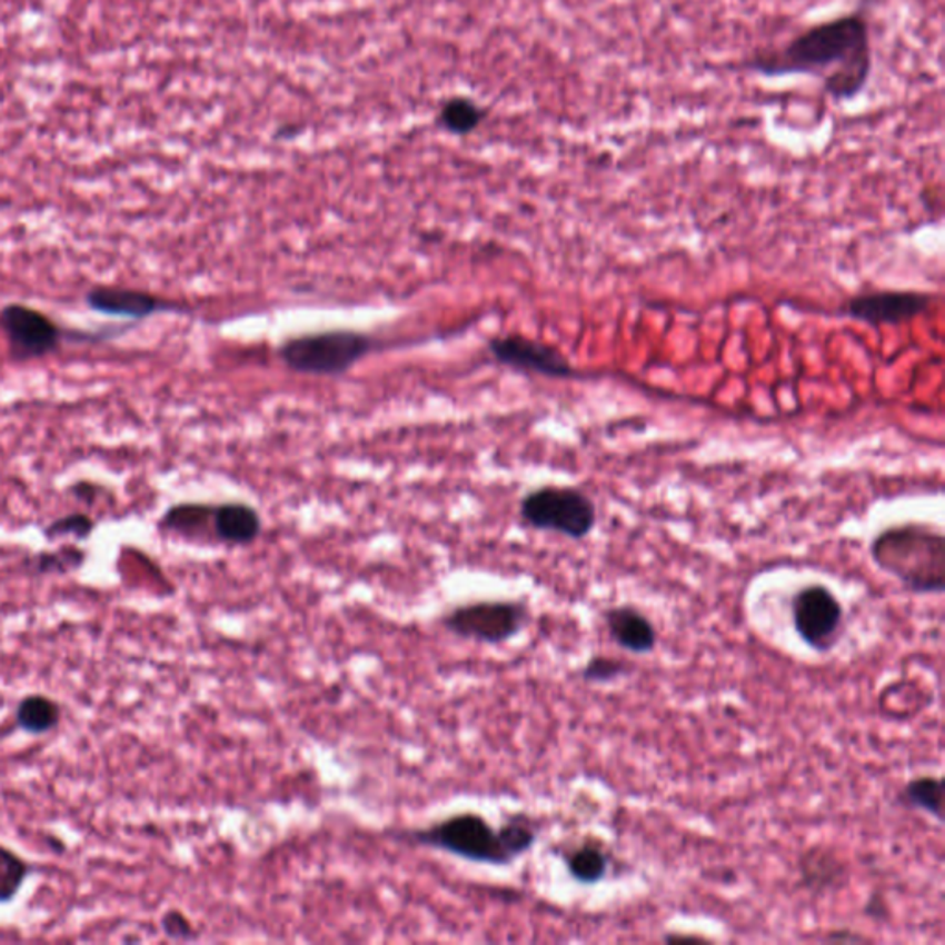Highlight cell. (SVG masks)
Listing matches in <instances>:
<instances>
[{
	"label": "cell",
	"mask_w": 945,
	"mask_h": 945,
	"mask_svg": "<svg viewBox=\"0 0 945 945\" xmlns=\"http://www.w3.org/2000/svg\"><path fill=\"white\" fill-rule=\"evenodd\" d=\"M743 67L768 78L809 74L832 100L848 102L863 93L874 69L868 17L853 10L818 22L783 47L756 50Z\"/></svg>",
	"instance_id": "6da1fadb"
},
{
	"label": "cell",
	"mask_w": 945,
	"mask_h": 945,
	"mask_svg": "<svg viewBox=\"0 0 945 945\" xmlns=\"http://www.w3.org/2000/svg\"><path fill=\"white\" fill-rule=\"evenodd\" d=\"M875 566L918 595H941L945 589V539L925 525H899L883 530L872 541Z\"/></svg>",
	"instance_id": "7a4b0ae2"
},
{
	"label": "cell",
	"mask_w": 945,
	"mask_h": 945,
	"mask_svg": "<svg viewBox=\"0 0 945 945\" xmlns=\"http://www.w3.org/2000/svg\"><path fill=\"white\" fill-rule=\"evenodd\" d=\"M401 837L416 846L451 853L469 863L508 866L517 861L500 829H495L484 816L475 813L447 816L425 829L402 833Z\"/></svg>",
	"instance_id": "3957f363"
},
{
	"label": "cell",
	"mask_w": 945,
	"mask_h": 945,
	"mask_svg": "<svg viewBox=\"0 0 945 945\" xmlns=\"http://www.w3.org/2000/svg\"><path fill=\"white\" fill-rule=\"evenodd\" d=\"M376 338L359 331H326L290 338L278 355L284 365L305 376H344L376 349Z\"/></svg>",
	"instance_id": "277c9868"
},
{
	"label": "cell",
	"mask_w": 945,
	"mask_h": 945,
	"mask_svg": "<svg viewBox=\"0 0 945 945\" xmlns=\"http://www.w3.org/2000/svg\"><path fill=\"white\" fill-rule=\"evenodd\" d=\"M519 516L527 527L570 539L587 538L597 525L595 503L580 489L560 486H544L525 495Z\"/></svg>",
	"instance_id": "5b68a950"
},
{
	"label": "cell",
	"mask_w": 945,
	"mask_h": 945,
	"mask_svg": "<svg viewBox=\"0 0 945 945\" xmlns=\"http://www.w3.org/2000/svg\"><path fill=\"white\" fill-rule=\"evenodd\" d=\"M530 623L523 600H477L449 609L440 625L452 636L483 645H503L519 636Z\"/></svg>",
	"instance_id": "8992f818"
},
{
	"label": "cell",
	"mask_w": 945,
	"mask_h": 945,
	"mask_svg": "<svg viewBox=\"0 0 945 945\" xmlns=\"http://www.w3.org/2000/svg\"><path fill=\"white\" fill-rule=\"evenodd\" d=\"M793 626L799 639L818 654L832 653L840 641L844 608L829 587L809 584L790 600Z\"/></svg>",
	"instance_id": "52a82bcc"
},
{
	"label": "cell",
	"mask_w": 945,
	"mask_h": 945,
	"mask_svg": "<svg viewBox=\"0 0 945 945\" xmlns=\"http://www.w3.org/2000/svg\"><path fill=\"white\" fill-rule=\"evenodd\" d=\"M0 327L17 360L39 359L52 354L60 344V327L27 305H6L0 310Z\"/></svg>",
	"instance_id": "ba28073f"
},
{
	"label": "cell",
	"mask_w": 945,
	"mask_h": 945,
	"mask_svg": "<svg viewBox=\"0 0 945 945\" xmlns=\"http://www.w3.org/2000/svg\"><path fill=\"white\" fill-rule=\"evenodd\" d=\"M931 299L929 294L914 290H875L849 298L844 312L869 326H894L927 312Z\"/></svg>",
	"instance_id": "9c48e42d"
},
{
	"label": "cell",
	"mask_w": 945,
	"mask_h": 945,
	"mask_svg": "<svg viewBox=\"0 0 945 945\" xmlns=\"http://www.w3.org/2000/svg\"><path fill=\"white\" fill-rule=\"evenodd\" d=\"M488 349L497 362L514 370L539 374L553 379H569L576 374L569 360L558 349L519 335L494 338L489 340Z\"/></svg>",
	"instance_id": "30bf717a"
},
{
	"label": "cell",
	"mask_w": 945,
	"mask_h": 945,
	"mask_svg": "<svg viewBox=\"0 0 945 945\" xmlns=\"http://www.w3.org/2000/svg\"><path fill=\"white\" fill-rule=\"evenodd\" d=\"M88 305L102 315L122 316L131 320H145L148 316L169 310H180V305L167 299L156 298L152 294L130 288L97 287L88 294Z\"/></svg>",
	"instance_id": "8fae6325"
},
{
	"label": "cell",
	"mask_w": 945,
	"mask_h": 945,
	"mask_svg": "<svg viewBox=\"0 0 945 945\" xmlns=\"http://www.w3.org/2000/svg\"><path fill=\"white\" fill-rule=\"evenodd\" d=\"M604 623L608 628L609 637L628 653L645 656L653 653L658 645V630L653 620L634 606H615V608L606 609Z\"/></svg>",
	"instance_id": "7c38bea8"
},
{
	"label": "cell",
	"mask_w": 945,
	"mask_h": 945,
	"mask_svg": "<svg viewBox=\"0 0 945 945\" xmlns=\"http://www.w3.org/2000/svg\"><path fill=\"white\" fill-rule=\"evenodd\" d=\"M802 886L815 896L840 891L849 879V866L844 858L826 846H813L799 855Z\"/></svg>",
	"instance_id": "4fadbf2b"
},
{
	"label": "cell",
	"mask_w": 945,
	"mask_h": 945,
	"mask_svg": "<svg viewBox=\"0 0 945 945\" xmlns=\"http://www.w3.org/2000/svg\"><path fill=\"white\" fill-rule=\"evenodd\" d=\"M259 511L245 503H223L212 510V536L220 544L246 547L261 536Z\"/></svg>",
	"instance_id": "5bb4252c"
},
{
	"label": "cell",
	"mask_w": 945,
	"mask_h": 945,
	"mask_svg": "<svg viewBox=\"0 0 945 945\" xmlns=\"http://www.w3.org/2000/svg\"><path fill=\"white\" fill-rule=\"evenodd\" d=\"M212 510H215V506L211 505L172 506L161 517L159 528L163 533L176 534V536L190 539V541L206 539L207 534L212 533Z\"/></svg>",
	"instance_id": "9a60e30c"
},
{
	"label": "cell",
	"mask_w": 945,
	"mask_h": 945,
	"mask_svg": "<svg viewBox=\"0 0 945 945\" xmlns=\"http://www.w3.org/2000/svg\"><path fill=\"white\" fill-rule=\"evenodd\" d=\"M61 723L58 702L44 695H28L16 707L17 728L30 735L50 734Z\"/></svg>",
	"instance_id": "2e32d148"
},
{
	"label": "cell",
	"mask_w": 945,
	"mask_h": 945,
	"mask_svg": "<svg viewBox=\"0 0 945 945\" xmlns=\"http://www.w3.org/2000/svg\"><path fill=\"white\" fill-rule=\"evenodd\" d=\"M567 872L580 885H597L608 874L609 858L598 843H584L564 855Z\"/></svg>",
	"instance_id": "e0dca14e"
},
{
	"label": "cell",
	"mask_w": 945,
	"mask_h": 945,
	"mask_svg": "<svg viewBox=\"0 0 945 945\" xmlns=\"http://www.w3.org/2000/svg\"><path fill=\"white\" fill-rule=\"evenodd\" d=\"M899 802L944 822V779L938 776L914 777L899 794Z\"/></svg>",
	"instance_id": "ac0fdd59"
},
{
	"label": "cell",
	"mask_w": 945,
	"mask_h": 945,
	"mask_svg": "<svg viewBox=\"0 0 945 945\" xmlns=\"http://www.w3.org/2000/svg\"><path fill=\"white\" fill-rule=\"evenodd\" d=\"M484 117H486V111L478 108L477 103L469 98H451L441 108L438 122L444 130L451 131L455 136H468L471 131L477 130Z\"/></svg>",
	"instance_id": "d6986e66"
},
{
	"label": "cell",
	"mask_w": 945,
	"mask_h": 945,
	"mask_svg": "<svg viewBox=\"0 0 945 945\" xmlns=\"http://www.w3.org/2000/svg\"><path fill=\"white\" fill-rule=\"evenodd\" d=\"M32 869V864L19 853L0 844V905L16 899L22 885L33 874Z\"/></svg>",
	"instance_id": "ffe728a7"
},
{
	"label": "cell",
	"mask_w": 945,
	"mask_h": 945,
	"mask_svg": "<svg viewBox=\"0 0 945 945\" xmlns=\"http://www.w3.org/2000/svg\"><path fill=\"white\" fill-rule=\"evenodd\" d=\"M86 561L83 550L67 545L56 553H41L32 560L33 573L38 575H67L71 570L80 569Z\"/></svg>",
	"instance_id": "44dd1931"
},
{
	"label": "cell",
	"mask_w": 945,
	"mask_h": 945,
	"mask_svg": "<svg viewBox=\"0 0 945 945\" xmlns=\"http://www.w3.org/2000/svg\"><path fill=\"white\" fill-rule=\"evenodd\" d=\"M631 670H634L631 663L625 662V659L595 656L586 663V667L581 670V678L586 679L587 684H608V682L623 678Z\"/></svg>",
	"instance_id": "7402d4cb"
},
{
	"label": "cell",
	"mask_w": 945,
	"mask_h": 945,
	"mask_svg": "<svg viewBox=\"0 0 945 945\" xmlns=\"http://www.w3.org/2000/svg\"><path fill=\"white\" fill-rule=\"evenodd\" d=\"M93 530L94 521L91 517L86 516V514H71V516L61 517V519L50 523L49 527L44 528V536L50 541L69 538V536L83 541L93 534Z\"/></svg>",
	"instance_id": "603a6c76"
},
{
	"label": "cell",
	"mask_w": 945,
	"mask_h": 945,
	"mask_svg": "<svg viewBox=\"0 0 945 945\" xmlns=\"http://www.w3.org/2000/svg\"><path fill=\"white\" fill-rule=\"evenodd\" d=\"M161 929L170 941L190 942L198 936L195 925L181 911H167L161 918Z\"/></svg>",
	"instance_id": "cb8c5ba5"
},
{
	"label": "cell",
	"mask_w": 945,
	"mask_h": 945,
	"mask_svg": "<svg viewBox=\"0 0 945 945\" xmlns=\"http://www.w3.org/2000/svg\"><path fill=\"white\" fill-rule=\"evenodd\" d=\"M864 913L868 914L869 918L885 919L886 905L885 899L881 896L869 897L868 905L864 908Z\"/></svg>",
	"instance_id": "d4e9b609"
},
{
	"label": "cell",
	"mask_w": 945,
	"mask_h": 945,
	"mask_svg": "<svg viewBox=\"0 0 945 945\" xmlns=\"http://www.w3.org/2000/svg\"><path fill=\"white\" fill-rule=\"evenodd\" d=\"M827 942H868L864 936L855 935L849 929L835 931L832 935L826 936Z\"/></svg>",
	"instance_id": "484cf974"
}]
</instances>
